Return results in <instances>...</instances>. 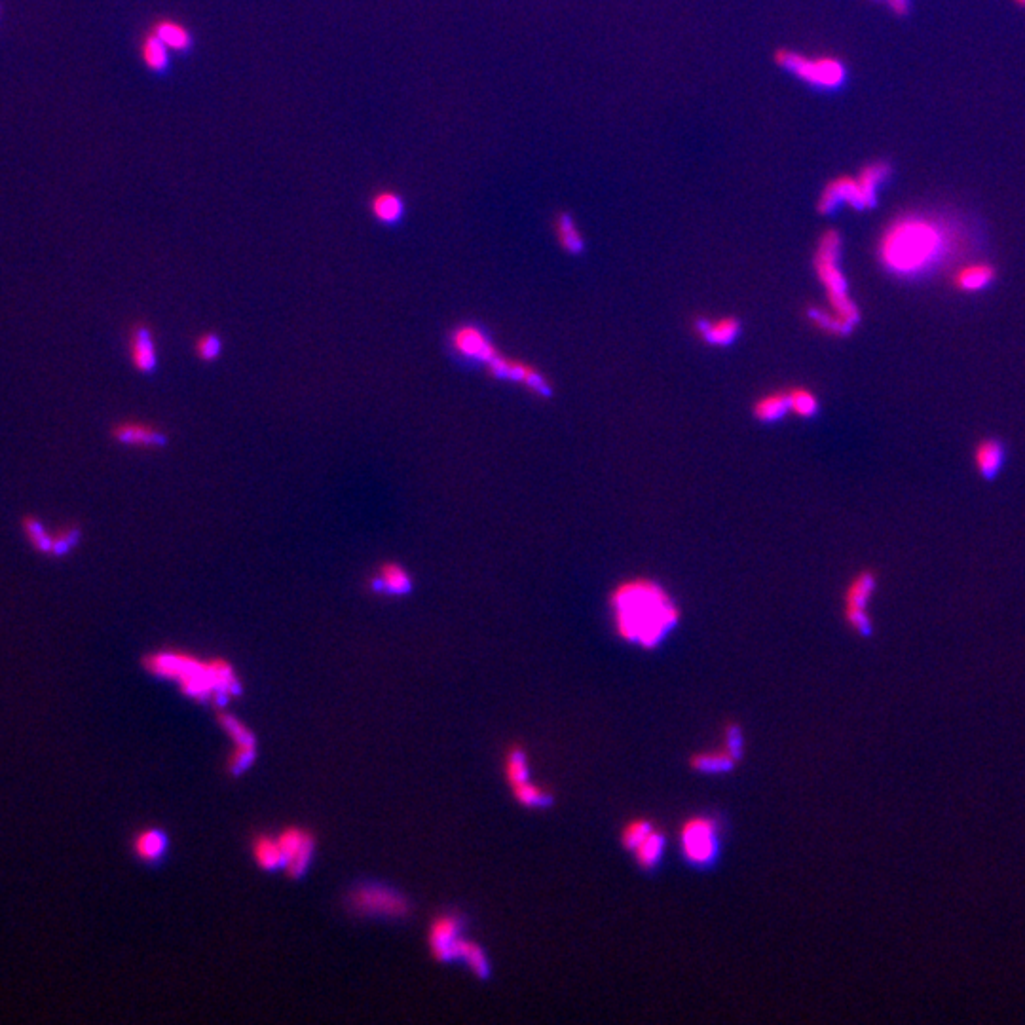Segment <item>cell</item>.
Listing matches in <instances>:
<instances>
[{
  "instance_id": "6da1fadb",
  "label": "cell",
  "mask_w": 1025,
  "mask_h": 1025,
  "mask_svg": "<svg viewBox=\"0 0 1025 1025\" xmlns=\"http://www.w3.org/2000/svg\"><path fill=\"white\" fill-rule=\"evenodd\" d=\"M608 604L615 634L644 650L661 646L680 623L678 602L663 583L652 578L619 581Z\"/></svg>"
},
{
  "instance_id": "7a4b0ae2",
  "label": "cell",
  "mask_w": 1025,
  "mask_h": 1025,
  "mask_svg": "<svg viewBox=\"0 0 1025 1025\" xmlns=\"http://www.w3.org/2000/svg\"><path fill=\"white\" fill-rule=\"evenodd\" d=\"M877 261L896 278L925 276L950 253L946 226L923 215H902L877 240Z\"/></svg>"
},
{
  "instance_id": "3957f363",
  "label": "cell",
  "mask_w": 1025,
  "mask_h": 1025,
  "mask_svg": "<svg viewBox=\"0 0 1025 1025\" xmlns=\"http://www.w3.org/2000/svg\"><path fill=\"white\" fill-rule=\"evenodd\" d=\"M143 669L160 678L175 682L183 695L196 703H213L224 707L228 699L242 693V682L226 659H200L183 650H158L143 657Z\"/></svg>"
},
{
  "instance_id": "277c9868",
  "label": "cell",
  "mask_w": 1025,
  "mask_h": 1025,
  "mask_svg": "<svg viewBox=\"0 0 1025 1025\" xmlns=\"http://www.w3.org/2000/svg\"><path fill=\"white\" fill-rule=\"evenodd\" d=\"M843 238L838 230H824L815 247L813 270L824 293V306L855 331L860 323V308L851 297L849 281L843 270Z\"/></svg>"
},
{
  "instance_id": "5b68a950",
  "label": "cell",
  "mask_w": 1025,
  "mask_h": 1025,
  "mask_svg": "<svg viewBox=\"0 0 1025 1025\" xmlns=\"http://www.w3.org/2000/svg\"><path fill=\"white\" fill-rule=\"evenodd\" d=\"M893 175V168L885 160H876L862 166L857 175H839L822 188L817 211L830 215L839 207H851L855 211L874 209L879 202V192Z\"/></svg>"
},
{
  "instance_id": "8992f818",
  "label": "cell",
  "mask_w": 1025,
  "mask_h": 1025,
  "mask_svg": "<svg viewBox=\"0 0 1025 1025\" xmlns=\"http://www.w3.org/2000/svg\"><path fill=\"white\" fill-rule=\"evenodd\" d=\"M775 61L784 71L819 90H838L847 80V67L838 57L805 56L794 50H779Z\"/></svg>"
},
{
  "instance_id": "52a82bcc",
  "label": "cell",
  "mask_w": 1025,
  "mask_h": 1025,
  "mask_svg": "<svg viewBox=\"0 0 1025 1025\" xmlns=\"http://www.w3.org/2000/svg\"><path fill=\"white\" fill-rule=\"evenodd\" d=\"M680 851L693 868H710L722 851V830L714 817L695 815L680 828Z\"/></svg>"
},
{
  "instance_id": "ba28073f",
  "label": "cell",
  "mask_w": 1025,
  "mask_h": 1025,
  "mask_svg": "<svg viewBox=\"0 0 1025 1025\" xmlns=\"http://www.w3.org/2000/svg\"><path fill=\"white\" fill-rule=\"evenodd\" d=\"M348 908L359 917H384V919H403L410 914L409 898L405 893L382 885V883H363L357 885L348 895Z\"/></svg>"
},
{
  "instance_id": "9c48e42d",
  "label": "cell",
  "mask_w": 1025,
  "mask_h": 1025,
  "mask_svg": "<svg viewBox=\"0 0 1025 1025\" xmlns=\"http://www.w3.org/2000/svg\"><path fill=\"white\" fill-rule=\"evenodd\" d=\"M877 578L874 572L862 570L855 574L843 593V619L858 636H872L874 623L870 617V602L876 595Z\"/></svg>"
},
{
  "instance_id": "30bf717a",
  "label": "cell",
  "mask_w": 1025,
  "mask_h": 1025,
  "mask_svg": "<svg viewBox=\"0 0 1025 1025\" xmlns=\"http://www.w3.org/2000/svg\"><path fill=\"white\" fill-rule=\"evenodd\" d=\"M485 369L488 376L517 384L536 397H549L553 392L547 376L541 373L540 369H536L532 363L522 361L517 357H509L500 352L488 365H485Z\"/></svg>"
},
{
  "instance_id": "8fae6325",
  "label": "cell",
  "mask_w": 1025,
  "mask_h": 1025,
  "mask_svg": "<svg viewBox=\"0 0 1025 1025\" xmlns=\"http://www.w3.org/2000/svg\"><path fill=\"white\" fill-rule=\"evenodd\" d=\"M466 921L458 914L445 912L435 915L429 923L428 946L431 955L439 963H454L458 942L464 938Z\"/></svg>"
},
{
  "instance_id": "7c38bea8",
  "label": "cell",
  "mask_w": 1025,
  "mask_h": 1025,
  "mask_svg": "<svg viewBox=\"0 0 1025 1025\" xmlns=\"http://www.w3.org/2000/svg\"><path fill=\"white\" fill-rule=\"evenodd\" d=\"M278 839H280L281 851L285 855L283 872L291 879H299L304 876L314 858V849H316L314 834L304 828H299V826H289V828L281 830Z\"/></svg>"
},
{
  "instance_id": "4fadbf2b",
  "label": "cell",
  "mask_w": 1025,
  "mask_h": 1025,
  "mask_svg": "<svg viewBox=\"0 0 1025 1025\" xmlns=\"http://www.w3.org/2000/svg\"><path fill=\"white\" fill-rule=\"evenodd\" d=\"M450 348L458 357L471 363H481L483 367L500 354V350L496 348V344L492 342L485 329L473 323H464L452 329Z\"/></svg>"
},
{
  "instance_id": "5bb4252c",
  "label": "cell",
  "mask_w": 1025,
  "mask_h": 1025,
  "mask_svg": "<svg viewBox=\"0 0 1025 1025\" xmlns=\"http://www.w3.org/2000/svg\"><path fill=\"white\" fill-rule=\"evenodd\" d=\"M112 439L124 447L164 448L168 445V433L156 428L150 422L141 420H122L112 428Z\"/></svg>"
},
{
  "instance_id": "9a60e30c",
  "label": "cell",
  "mask_w": 1025,
  "mask_h": 1025,
  "mask_svg": "<svg viewBox=\"0 0 1025 1025\" xmlns=\"http://www.w3.org/2000/svg\"><path fill=\"white\" fill-rule=\"evenodd\" d=\"M367 585L376 595L405 597L412 591L414 581H412L409 570L401 562L386 560L378 566L376 574L369 578Z\"/></svg>"
},
{
  "instance_id": "2e32d148",
  "label": "cell",
  "mask_w": 1025,
  "mask_h": 1025,
  "mask_svg": "<svg viewBox=\"0 0 1025 1025\" xmlns=\"http://www.w3.org/2000/svg\"><path fill=\"white\" fill-rule=\"evenodd\" d=\"M693 327L697 338L710 348H727L741 335V321L733 316L701 317Z\"/></svg>"
},
{
  "instance_id": "e0dca14e",
  "label": "cell",
  "mask_w": 1025,
  "mask_h": 1025,
  "mask_svg": "<svg viewBox=\"0 0 1025 1025\" xmlns=\"http://www.w3.org/2000/svg\"><path fill=\"white\" fill-rule=\"evenodd\" d=\"M130 361L135 371L150 374L158 367L156 338L145 323H137L130 333Z\"/></svg>"
},
{
  "instance_id": "ac0fdd59",
  "label": "cell",
  "mask_w": 1025,
  "mask_h": 1025,
  "mask_svg": "<svg viewBox=\"0 0 1025 1025\" xmlns=\"http://www.w3.org/2000/svg\"><path fill=\"white\" fill-rule=\"evenodd\" d=\"M997 278V270L986 261L965 262L953 272V287L961 293H982Z\"/></svg>"
},
{
  "instance_id": "d6986e66",
  "label": "cell",
  "mask_w": 1025,
  "mask_h": 1025,
  "mask_svg": "<svg viewBox=\"0 0 1025 1025\" xmlns=\"http://www.w3.org/2000/svg\"><path fill=\"white\" fill-rule=\"evenodd\" d=\"M169 839L164 830L160 828H143L139 830L133 841L131 851L145 864H158L168 853Z\"/></svg>"
},
{
  "instance_id": "ffe728a7",
  "label": "cell",
  "mask_w": 1025,
  "mask_h": 1025,
  "mask_svg": "<svg viewBox=\"0 0 1025 1025\" xmlns=\"http://www.w3.org/2000/svg\"><path fill=\"white\" fill-rule=\"evenodd\" d=\"M1005 447L1001 441L997 439H984L980 441L976 448H974V454H972V460H974V467L976 471L984 477V479H993L1001 473V469L1005 466Z\"/></svg>"
},
{
  "instance_id": "44dd1931",
  "label": "cell",
  "mask_w": 1025,
  "mask_h": 1025,
  "mask_svg": "<svg viewBox=\"0 0 1025 1025\" xmlns=\"http://www.w3.org/2000/svg\"><path fill=\"white\" fill-rule=\"evenodd\" d=\"M251 853L255 864L262 872H278L285 866V855L281 851L280 839L270 834H259L253 838Z\"/></svg>"
},
{
  "instance_id": "7402d4cb",
  "label": "cell",
  "mask_w": 1025,
  "mask_h": 1025,
  "mask_svg": "<svg viewBox=\"0 0 1025 1025\" xmlns=\"http://www.w3.org/2000/svg\"><path fill=\"white\" fill-rule=\"evenodd\" d=\"M665 849H667V836L655 826L631 853H633L634 862L638 864V868L644 872H650L661 864V860L665 857Z\"/></svg>"
},
{
  "instance_id": "603a6c76",
  "label": "cell",
  "mask_w": 1025,
  "mask_h": 1025,
  "mask_svg": "<svg viewBox=\"0 0 1025 1025\" xmlns=\"http://www.w3.org/2000/svg\"><path fill=\"white\" fill-rule=\"evenodd\" d=\"M737 764L739 760L733 758L724 746L707 752H697L690 760L691 769L701 775H726L733 771Z\"/></svg>"
},
{
  "instance_id": "cb8c5ba5",
  "label": "cell",
  "mask_w": 1025,
  "mask_h": 1025,
  "mask_svg": "<svg viewBox=\"0 0 1025 1025\" xmlns=\"http://www.w3.org/2000/svg\"><path fill=\"white\" fill-rule=\"evenodd\" d=\"M456 961H462L466 965L467 970L475 978H479V980H486L492 974V965H490V959L486 955L485 948L481 944L469 940L466 936L458 942Z\"/></svg>"
},
{
  "instance_id": "d4e9b609",
  "label": "cell",
  "mask_w": 1025,
  "mask_h": 1025,
  "mask_svg": "<svg viewBox=\"0 0 1025 1025\" xmlns=\"http://www.w3.org/2000/svg\"><path fill=\"white\" fill-rule=\"evenodd\" d=\"M752 412H754L756 420L762 424L781 422L786 416H790L786 390H773V392H765L764 395H760L754 401Z\"/></svg>"
},
{
  "instance_id": "484cf974",
  "label": "cell",
  "mask_w": 1025,
  "mask_h": 1025,
  "mask_svg": "<svg viewBox=\"0 0 1025 1025\" xmlns=\"http://www.w3.org/2000/svg\"><path fill=\"white\" fill-rule=\"evenodd\" d=\"M553 230H555V238L559 242L560 247L570 253V255H578L583 251L585 247V240H583V234L579 230L576 219L570 215V213H559L555 217V223H553Z\"/></svg>"
},
{
  "instance_id": "4316f807",
  "label": "cell",
  "mask_w": 1025,
  "mask_h": 1025,
  "mask_svg": "<svg viewBox=\"0 0 1025 1025\" xmlns=\"http://www.w3.org/2000/svg\"><path fill=\"white\" fill-rule=\"evenodd\" d=\"M152 33L160 38L169 50L173 52H187L192 46V35L185 25L173 19H160L152 27Z\"/></svg>"
},
{
  "instance_id": "83f0119b",
  "label": "cell",
  "mask_w": 1025,
  "mask_h": 1025,
  "mask_svg": "<svg viewBox=\"0 0 1025 1025\" xmlns=\"http://www.w3.org/2000/svg\"><path fill=\"white\" fill-rule=\"evenodd\" d=\"M504 775L509 788H513L517 784L526 783V781L532 779L530 758H528V752H526L524 746H511L505 752Z\"/></svg>"
},
{
  "instance_id": "f1b7e54d",
  "label": "cell",
  "mask_w": 1025,
  "mask_h": 1025,
  "mask_svg": "<svg viewBox=\"0 0 1025 1025\" xmlns=\"http://www.w3.org/2000/svg\"><path fill=\"white\" fill-rule=\"evenodd\" d=\"M805 317L809 321L811 327H815L817 331H820L822 335L836 336H849L853 331L839 319L836 314H832L824 304L822 306H809Z\"/></svg>"
},
{
  "instance_id": "f546056e",
  "label": "cell",
  "mask_w": 1025,
  "mask_h": 1025,
  "mask_svg": "<svg viewBox=\"0 0 1025 1025\" xmlns=\"http://www.w3.org/2000/svg\"><path fill=\"white\" fill-rule=\"evenodd\" d=\"M511 792L515 802L524 809H549L555 803V796L545 786L534 783L532 779L513 786Z\"/></svg>"
},
{
  "instance_id": "4dcf8cb0",
  "label": "cell",
  "mask_w": 1025,
  "mask_h": 1025,
  "mask_svg": "<svg viewBox=\"0 0 1025 1025\" xmlns=\"http://www.w3.org/2000/svg\"><path fill=\"white\" fill-rule=\"evenodd\" d=\"M786 399H788V412L792 416L809 420L819 414V397H817V393L805 386H794V388L786 390Z\"/></svg>"
},
{
  "instance_id": "1f68e13d",
  "label": "cell",
  "mask_w": 1025,
  "mask_h": 1025,
  "mask_svg": "<svg viewBox=\"0 0 1025 1025\" xmlns=\"http://www.w3.org/2000/svg\"><path fill=\"white\" fill-rule=\"evenodd\" d=\"M374 217L384 224L397 223L405 215V202L392 190L378 192L371 202Z\"/></svg>"
},
{
  "instance_id": "d6a6232c",
  "label": "cell",
  "mask_w": 1025,
  "mask_h": 1025,
  "mask_svg": "<svg viewBox=\"0 0 1025 1025\" xmlns=\"http://www.w3.org/2000/svg\"><path fill=\"white\" fill-rule=\"evenodd\" d=\"M21 526H23L25 538L35 547V551L44 557H54V534L48 532L44 522L37 517H25Z\"/></svg>"
},
{
  "instance_id": "836d02e7",
  "label": "cell",
  "mask_w": 1025,
  "mask_h": 1025,
  "mask_svg": "<svg viewBox=\"0 0 1025 1025\" xmlns=\"http://www.w3.org/2000/svg\"><path fill=\"white\" fill-rule=\"evenodd\" d=\"M141 57H143V63L149 67L150 71H166L169 65V48L156 37L152 31H150L147 38L143 40L141 44Z\"/></svg>"
},
{
  "instance_id": "e575fe53",
  "label": "cell",
  "mask_w": 1025,
  "mask_h": 1025,
  "mask_svg": "<svg viewBox=\"0 0 1025 1025\" xmlns=\"http://www.w3.org/2000/svg\"><path fill=\"white\" fill-rule=\"evenodd\" d=\"M219 720V726L223 727L224 733L230 737V741L234 745H249V743H257L253 731L249 727L243 724L240 718H236L234 714H228V712H219L217 716Z\"/></svg>"
},
{
  "instance_id": "d590c367",
  "label": "cell",
  "mask_w": 1025,
  "mask_h": 1025,
  "mask_svg": "<svg viewBox=\"0 0 1025 1025\" xmlns=\"http://www.w3.org/2000/svg\"><path fill=\"white\" fill-rule=\"evenodd\" d=\"M255 758H257V743L234 745L228 760H226V771L232 777H240L251 765L255 764Z\"/></svg>"
},
{
  "instance_id": "8d00e7d4",
  "label": "cell",
  "mask_w": 1025,
  "mask_h": 1025,
  "mask_svg": "<svg viewBox=\"0 0 1025 1025\" xmlns=\"http://www.w3.org/2000/svg\"><path fill=\"white\" fill-rule=\"evenodd\" d=\"M653 828H655V824L650 819H642L640 817V819L629 820L623 826V830H621V845H623V849L631 853L634 847L652 832Z\"/></svg>"
},
{
  "instance_id": "74e56055",
  "label": "cell",
  "mask_w": 1025,
  "mask_h": 1025,
  "mask_svg": "<svg viewBox=\"0 0 1025 1025\" xmlns=\"http://www.w3.org/2000/svg\"><path fill=\"white\" fill-rule=\"evenodd\" d=\"M82 528L78 524H69V526H63L54 532V557H65L69 555L76 545L82 541Z\"/></svg>"
},
{
  "instance_id": "f35d334b",
  "label": "cell",
  "mask_w": 1025,
  "mask_h": 1025,
  "mask_svg": "<svg viewBox=\"0 0 1025 1025\" xmlns=\"http://www.w3.org/2000/svg\"><path fill=\"white\" fill-rule=\"evenodd\" d=\"M194 352L198 355V359H202L205 363H211V361H217L219 355L223 354V340L221 336L207 331L202 333L194 340Z\"/></svg>"
},
{
  "instance_id": "ab89813d",
  "label": "cell",
  "mask_w": 1025,
  "mask_h": 1025,
  "mask_svg": "<svg viewBox=\"0 0 1025 1025\" xmlns=\"http://www.w3.org/2000/svg\"><path fill=\"white\" fill-rule=\"evenodd\" d=\"M722 746L733 758H737L741 762V758L745 754V735H743V729L739 724H727L724 727V745Z\"/></svg>"
},
{
  "instance_id": "60d3db41",
  "label": "cell",
  "mask_w": 1025,
  "mask_h": 1025,
  "mask_svg": "<svg viewBox=\"0 0 1025 1025\" xmlns=\"http://www.w3.org/2000/svg\"><path fill=\"white\" fill-rule=\"evenodd\" d=\"M885 2L896 16H906L910 12V0H885Z\"/></svg>"
},
{
  "instance_id": "b9f144b4",
  "label": "cell",
  "mask_w": 1025,
  "mask_h": 1025,
  "mask_svg": "<svg viewBox=\"0 0 1025 1025\" xmlns=\"http://www.w3.org/2000/svg\"><path fill=\"white\" fill-rule=\"evenodd\" d=\"M1014 2H1016L1020 8H1024L1025 10V0H1014Z\"/></svg>"
}]
</instances>
